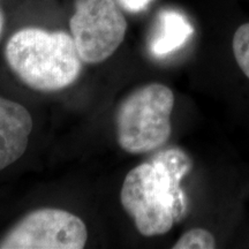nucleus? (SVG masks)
Returning a JSON list of instances; mask_svg holds the SVG:
<instances>
[{
    "label": "nucleus",
    "instance_id": "f257e3e1",
    "mask_svg": "<svg viewBox=\"0 0 249 249\" xmlns=\"http://www.w3.org/2000/svg\"><path fill=\"white\" fill-rule=\"evenodd\" d=\"M192 166L185 151L172 148L129 171L121 187L120 200L142 235L165 234L182 219L187 198L181 181Z\"/></svg>",
    "mask_w": 249,
    "mask_h": 249
},
{
    "label": "nucleus",
    "instance_id": "f03ea898",
    "mask_svg": "<svg viewBox=\"0 0 249 249\" xmlns=\"http://www.w3.org/2000/svg\"><path fill=\"white\" fill-rule=\"evenodd\" d=\"M5 54L18 79L39 91L67 88L77 80L82 68L73 37L62 31L26 28L11 37Z\"/></svg>",
    "mask_w": 249,
    "mask_h": 249
},
{
    "label": "nucleus",
    "instance_id": "7ed1b4c3",
    "mask_svg": "<svg viewBox=\"0 0 249 249\" xmlns=\"http://www.w3.org/2000/svg\"><path fill=\"white\" fill-rule=\"evenodd\" d=\"M174 95L169 87L150 83L121 102L116 116L119 145L129 154H144L169 141Z\"/></svg>",
    "mask_w": 249,
    "mask_h": 249
},
{
    "label": "nucleus",
    "instance_id": "20e7f679",
    "mask_svg": "<svg viewBox=\"0 0 249 249\" xmlns=\"http://www.w3.org/2000/svg\"><path fill=\"white\" fill-rule=\"evenodd\" d=\"M70 27L82 61L98 64L123 43L127 22L113 0H75Z\"/></svg>",
    "mask_w": 249,
    "mask_h": 249
},
{
    "label": "nucleus",
    "instance_id": "39448f33",
    "mask_svg": "<svg viewBox=\"0 0 249 249\" xmlns=\"http://www.w3.org/2000/svg\"><path fill=\"white\" fill-rule=\"evenodd\" d=\"M88 239L80 217L60 209L33 211L0 241V249H81Z\"/></svg>",
    "mask_w": 249,
    "mask_h": 249
},
{
    "label": "nucleus",
    "instance_id": "423d86ee",
    "mask_svg": "<svg viewBox=\"0 0 249 249\" xmlns=\"http://www.w3.org/2000/svg\"><path fill=\"white\" fill-rule=\"evenodd\" d=\"M31 130L29 111L18 103L0 97V171L22 157Z\"/></svg>",
    "mask_w": 249,
    "mask_h": 249
},
{
    "label": "nucleus",
    "instance_id": "0eeeda50",
    "mask_svg": "<svg viewBox=\"0 0 249 249\" xmlns=\"http://www.w3.org/2000/svg\"><path fill=\"white\" fill-rule=\"evenodd\" d=\"M193 34V27L182 14L165 11L158 18V26L150 50L156 57H164L185 44Z\"/></svg>",
    "mask_w": 249,
    "mask_h": 249
},
{
    "label": "nucleus",
    "instance_id": "6e6552de",
    "mask_svg": "<svg viewBox=\"0 0 249 249\" xmlns=\"http://www.w3.org/2000/svg\"><path fill=\"white\" fill-rule=\"evenodd\" d=\"M216 247L213 235L204 229L187 231L173 246L174 249H213Z\"/></svg>",
    "mask_w": 249,
    "mask_h": 249
},
{
    "label": "nucleus",
    "instance_id": "1a4fd4ad",
    "mask_svg": "<svg viewBox=\"0 0 249 249\" xmlns=\"http://www.w3.org/2000/svg\"><path fill=\"white\" fill-rule=\"evenodd\" d=\"M232 49L236 64L249 79V23L242 24L236 29L233 36Z\"/></svg>",
    "mask_w": 249,
    "mask_h": 249
},
{
    "label": "nucleus",
    "instance_id": "9d476101",
    "mask_svg": "<svg viewBox=\"0 0 249 249\" xmlns=\"http://www.w3.org/2000/svg\"><path fill=\"white\" fill-rule=\"evenodd\" d=\"M152 0H118L121 7L130 12V13H139L148 7Z\"/></svg>",
    "mask_w": 249,
    "mask_h": 249
},
{
    "label": "nucleus",
    "instance_id": "9b49d317",
    "mask_svg": "<svg viewBox=\"0 0 249 249\" xmlns=\"http://www.w3.org/2000/svg\"><path fill=\"white\" fill-rule=\"evenodd\" d=\"M2 26H4V18H2L1 12H0V35H1V31H2Z\"/></svg>",
    "mask_w": 249,
    "mask_h": 249
}]
</instances>
